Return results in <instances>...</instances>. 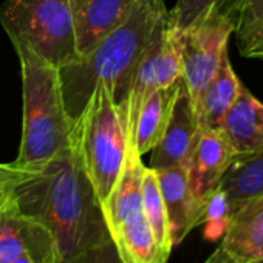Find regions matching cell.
<instances>
[{
  "label": "cell",
  "mask_w": 263,
  "mask_h": 263,
  "mask_svg": "<svg viewBox=\"0 0 263 263\" xmlns=\"http://www.w3.org/2000/svg\"><path fill=\"white\" fill-rule=\"evenodd\" d=\"M143 215L146 217L157 245L161 254L169 260V255L174 249L169 231V220L166 214V206L161 197L158 186L157 172L152 167H146L143 178Z\"/></svg>",
  "instance_id": "obj_20"
},
{
  "label": "cell",
  "mask_w": 263,
  "mask_h": 263,
  "mask_svg": "<svg viewBox=\"0 0 263 263\" xmlns=\"http://www.w3.org/2000/svg\"><path fill=\"white\" fill-rule=\"evenodd\" d=\"M167 11L163 0H137L124 22L107 33L85 56L59 68L71 125L99 84L111 91L116 104L122 99L140 58Z\"/></svg>",
  "instance_id": "obj_2"
},
{
  "label": "cell",
  "mask_w": 263,
  "mask_h": 263,
  "mask_svg": "<svg viewBox=\"0 0 263 263\" xmlns=\"http://www.w3.org/2000/svg\"><path fill=\"white\" fill-rule=\"evenodd\" d=\"M217 252H218V263H228V261H224V260H223V257H221V254H220V251H218V249H217ZM251 263H263V258L255 260V261H251Z\"/></svg>",
  "instance_id": "obj_29"
},
{
  "label": "cell",
  "mask_w": 263,
  "mask_h": 263,
  "mask_svg": "<svg viewBox=\"0 0 263 263\" xmlns=\"http://www.w3.org/2000/svg\"><path fill=\"white\" fill-rule=\"evenodd\" d=\"M181 78V59L177 28L172 25L169 11L157 25L154 36L140 58L122 99L118 102L124 118L127 138L135 125L137 115L151 93L174 85Z\"/></svg>",
  "instance_id": "obj_6"
},
{
  "label": "cell",
  "mask_w": 263,
  "mask_h": 263,
  "mask_svg": "<svg viewBox=\"0 0 263 263\" xmlns=\"http://www.w3.org/2000/svg\"><path fill=\"white\" fill-rule=\"evenodd\" d=\"M0 24L56 68L79 59L70 0H4Z\"/></svg>",
  "instance_id": "obj_5"
},
{
  "label": "cell",
  "mask_w": 263,
  "mask_h": 263,
  "mask_svg": "<svg viewBox=\"0 0 263 263\" xmlns=\"http://www.w3.org/2000/svg\"><path fill=\"white\" fill-rule=\"evenodd\" d=\"M28 257L31 263H58L59 251L53 234L25 215L13 200L0 209V263Z\"/></svg>",
  "instance_id": "obj_8"
},
{
  "label": "cell",
  "mask_w": 263,
  "mask_h": 263,
  "mask_svg": "<svg viewBox=\"0 0 263 263\" xmlns=\"http://www.w3.org/2000/svg\"><path fill=\"white\" fill-rule=\"evenodd\" d=\"M71 146L104 209L125 163L128 138L111 91L99 84L71 125Z\"/></svg>",
  "instance_id": "obj_4"
},
{
  "label": "cell",
  "mask_w": 263,
  "mask_h": 263,
  "mask_svg": "<svg viewBox=\"0 0 263 263\" xmlns=\"http://www.w3.org/2000/svg\"><path fill=\"white\" fill-rule=\"evenodd\" d=\"M232 220V208L228 195L220 189H214L203 203L200 226L203 237L209 241H218L224 237Z\"/></svg>",
  "instance_id": "obj_21"
},
{
  "label": "cell",
  "mask_w": 263,
  "mask_h": 263,
  "mask_svg": "<svg viewBox=\"0 0 263 263\" xmlns=\"http://www.w3.org/2000/svg\"><path fill=\"white\" fill-rule=\"evenodd\" d=\"M34 172L21 169L13 163H0V189H13L25 178L31 177Z\"/></svg>",
  "instance_id": "obj_26"
},
{
  "label": "cell",
  "mask_w": 263,
  "mask_h": 263,
  "mask_svg": "<svg viewBox=\"0 0 263 263\" xmlns=\"http://www.w3.org/2000/svg\"><path fill=\"white\" fill-rule=\"evenodd\" d=\"M238 2L240 0H178L174 10L169 11V17L177 30L187 28L211 10L223 13L234 22L232 17Z\"/></svg>",
  "instance_id": "obj_22"
},
{
  "label": "cell",
  "mask_w": 263,
  "mask_h": 263,
  "mask_svg": "<svg viewBox=\"0 0 263 263\" xmlns=\"http://www.w3.org/2000/svg\"><path fill=\"white\" fill-rule=\"evenodd\" d=\"M218 187L228 195L232 214L243 201L263 194V152L235 158Z\"/></svg>",
  "instance_id": "obj_19"
},
{
  "label": "cell",
  "mask_w": 263,
  "mask_h": 263,
  "mask_svg": "<svg viewBox=\"0 0 263 263\" xmlns=\"http://www.w3.org/2000/svg\"><path fill=\"white\" fill-rule=\"evenodd\" d=\"M141 157L134 144H128L121 175L102 209L110 237L127 218L143 212V178L147 166Z\"/></svg>",
  "instance_id": "obj_14"
},
{
  "label": "cell",
  "mask_w": 263,
  "mask_h": 263,
  "mask_svg": "<svg viewBox=\"0 0 263 263\" xmlns=\"http://www.w3.org/2000/svg\"><path fill=\"white\" fill-rule=\"evenodd\" d=\"M180 81L181 78L174 85L155 90L143 102L128 138V144H134L141 155L152 152L160 143L171 118Z\"/></svg>",
  "instance_id": "obj_16"
},
{
  "label": "cell",
  "mask_w": 263,
  "mask_h": 263,
  "mask_svg": "<svg viewBox=\"0 0 263 263\" xmlns=\"http://www.w3.org/2000/svg\"><path fill=\"white\" fill-rule=\"evenodd\" d=\"M240 85L241 82L231 67L229 53L226 50L220 59L214 78L204 88L197 105V115L201 128L220 130L226 111L231 108L238 95Z\"/></svg>",
  "instance_id": "obj_17"
},
{
  "label": "cell",
  "mask_w": 263,
  "mask_h": 263,
  "mask_svg": "<svg viewBox=\"0 0 263 263\" xmlns=\"http://www.w3.org/2000/svg\"><path fill=\"white\" fill-rule=\"evenodd\" d=\"M232 19L237 39L246 36L263 22V0H240Z\"/></svg>",
  "instance_id": "obj_23"
},
{
  "label": "cell",
  "mask_w": 263,
  "mask_h": 263,
  "mask_svg": "<svg viewBox=\"0 0 263 263\" xmlns=\"http://www.w3.org/2000/svg\"><path fill=\"white\" fill-rule=\"evenodd\" d=\"M218 251L228 263L263 258V194L243 201L234 211Z\"/></svg>",
  "instance_id": "obj_11"
},
{
  "label": "cell",
  "mask_w": 263,
  "mask_h": 263,
  "mask_svg": "<svg viewBox=\"0 0 263 263\" xmlns=\"http://www.w3.org/2000/svg\"><path fill=\"white\" fill-rule=\"evenodd\" d=\"M135 4L137 0H70L79 58L124 22Z\"/></svg>",
  "instance_id": "obj_13"
},
{
  "label": "cell",
  "mask_w": 263,
  "mask_h": 263,
  "mask_svg": "<svg viewBox=\"0 0 263 263\" xmlns=\"http://www.w3.org/2000/svg\"><path fill=\"white\" fill-rule=\"evenodd\" d=\"M234 22L220 11L211 10L184 30H177L181 79L197 110L198 101L214 78L223 53L228 50Z\"/></svg>",
  "instance_id": "obj_7"
},
{
  "label": "cell",
  "mask_w": 263,
  "mask_h": 263,
  "mask_svg": "<svg viewBox=\"0 0 263 263\" xmlns=\"http://www.w3.org/2000/svg\"><path fill=\"white\" fill-rule=\"evenodd\" d=\"M237 45L241 56L263 61V22L258 24L246 36L237 39Z\"/></svg>",
  "instance_id": "obj_25"
},
{
  "label": "cell",
  "mask_w": 263,
  "mask_h": 263,
  "mask_svg": "<svg viewBox=\"0 0 263 263\" xmlns=\"http://www.w3.org/2000/svg\"><path fill=\"white\" fill-rule=\"evenodd\" d=\"M58 263H124L111 238L90 249H85L73 257L59 260Z\"/></svg>",
  "instance_id": "obj_24"
},
{
  "label": "cell",
  "mask_w": 263,
  "mask_h": 263,
  "mask_svg": "<svg viewBox=\"0 0 263 263\" xmlns=\"http://www.w3.org/2000/svg\"><path fill=\"white\" fill-rule=\"evenodd\" d=\"M13 197L21 212L53 234L59 260L111 238L102 206L71 144L14 186Z\"/></svg>",
  "instance_id": "obj_1"
},
{
  "label": "cell",
  "mask_w": 263,
  "mask_h": 263,
  "mask_svg": "<svg viewBox=\"0 0 263 263\" xmlns=\"http://www.w3.org/2000/svg\"><path fill=\"white\" fill-rule=\"evenodd\" d=\"M220 130L235 158L263 152V104L243 84L226 111Z\"/></svg>",
  "instance_id": "obj_12"
},
{
  "label": "cell",
  "mask_w": 263,
  "mask_h": 263,
  "mask_svg": "<svg viewBox=\"0 0 263 263\" xmlns=\"http://www.w3.org/2000/svg\"><path fill=\"white\" fill-rule=\"evenodd\" d=\"M204 263H218V252L215 251V252H214V254H212V255H211Z\"/></svg>",
  "instance_id": "obj_28"
},
{
  "label": "cell",
  "mask_w": 263,
  "mask_h": 263,
  "mask_svg": "<svg viewBox=\"0 0 263 263\" xmlns=\"http://www.w3.org/2000/svg\"><path fill=\"white\" fill-rule=\"evenodd\" d=\"M200 132L201 127L197 110L181 79L169 122L164 128L160 143L152 151L149 167H152L154 171L186 167L198 141Z\"/></svg>",
  "instance_id": "obj_9"
},
{
  "label": "cell",
  "mask_w": 263,
  "mask_h": 263,
  "mask_svg": "<svg viewBox=\"0 0 263 263\" xmlns=\"http://www.w3.org/2000/svg\"><path fill=\"white\" fill-rule=\"evenodd\" d=\"M22 71V140L14 166L36 172L71 144V121L67 113L59 68L30 47L11 41Z\"/></svg>",
  "instance_id": "obj_3"
},
{
  "label": "cell",
  "mask_w": 263,
  "mask_h": 263,
  "mask_svg": "<svg viewBox=\"0 0 263 263\" xmlns=\"http://www.w3.org/2000/svg\"><path fill=\"white\" fill-rule=\"evenodd\" d=\"M13 200V189H0V209Z\"/></svg>",
  "instance_id": "obj_27"
},
{
  "label": "cell",
  "mask_w": 263,
  "mask_h": 263,
  "mask_svg": "<svg viewBox=\"0 0 263 263\" xmlns=\"http://www.w3.org/2000/svg\"><path fill=\"white\" fill-rule=\"evenodd\" d=\"M234 160V151L221 130L201 128L198 141L186 166L189 189L200 217L204 200L218 187Z\"/></svg>",
  "instance_id": "obj_10"
},
{
  "label": "cell",
  "mask_w": 263,
  "mask_h": 263,
  "mask_svg": "<svg viewBox=\"0 0 263 263\" xmlns=\"http://www.w3.org/2000/svg\"><path fill=\"white\" fill-rule=\"evenodd\" d=\"M13 263H31V260L28 257H22V258H19V260H16Z\"/></svg>",
  "instance_id": "obj_30"
},
{
  "label": "cell",
  "mask_w": 263,
  "mask_h": 263,
  "mask_svg": "<svg viewBox=\"0 0 263 263\" xmlns=\"http://www.w3.org/2000/svg\"><path fill=\"white\" fill-rule=\"evenodd\" d=\"M111 240L124 263H167L143 212L127 218Z\"/></svg>",
  "instance_id": "obj_18"
},
{
  "label": "cell",
  "mask_w": 263,
  "mask_h": 263,
  "mask_svg": "<svg viewBox=\"0 0 263 263\" xmlns=\"http://www.w3.org/2000/svg\"><path fill=\"white\" fill-rule=\"evenodd\" d=\"M155 172L166 206L171 240L177 246L192 229L198 228L200 214L189 189L186 167H171Z\"/></svg>",
  "instance_id": "obj_15"
}]
</instances>
